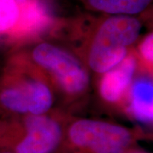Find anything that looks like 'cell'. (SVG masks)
I'll return each mask as SVG.
<instances>
[{
	"label": "cell",
	"instance_id": "cell-2",
	"mask_svg": "<svg viewBox=\"0 0 153 153\" xmlns=\"http://www.w3.org/2000/svg\"><path fill=\"white\" fill-rule=\"evenodd\" d=\"M33 59L49 71L67 94L78 95L87 90L89 76L86 69L66 50L51 44L42 43L33 49Z\"/></svg>",
	"mask_w": 153,
	"mask_h": 153
},
{
	"label": "cell",
	"instance_id": "cell-3",
	"mask_svg": "<svg viewBox=\"0 0 153 153\" xmlns=\"http://www.w3.org/2000/svg\"><path fill=\"white\" fill-rule=\"evenodd\" d=\"M73 145L93 153H123L132 141L128 129L102 121L81 119L68 132Z\"/></svg>",
	"mask_w": 153,
	"mask_h": 153
},
{
	"label": "cell",
	"instance_id": "cell-4",
	"mask_svg": "<svg viewBox=\"0 0 153 153\" xmlns=\"http://www.w3.org/2000/svg\"><path fill=\"white\" fill-rule=\"evenodd\" d=\"M53 105L49 88L37 79L12 82L7 76L0 81V109L14 113L45 114Z\"/></svg>",
	"mask_w": 153,
	"mask_h": 153
},
{
	"label": "cell",
	"instance_id": "cell-9",
	"mask_svg": "<svg viewBox=\"0 0 153 153\" xmlns=\"http://www.w3.org/2000/svg\"><path fill=\"white\" fill-rule=\"evenodd\" d=\"M21 0H0V35L16 27L21 17Z\"/></svg>",
	"mask_w": 153,
	"mask_h": 153
},
{
	"label": "cell",
	"instance_id": "cell-1",
	"mask_svg": "<svg viewBox=\"0 0 153 153\" xmlns=\"http://www.w3.org/2000/svg\"><path fill=\"white\" fill-rule=\"evenodd\" d=\"M105 16L99 22L88 54V66L98 73L108 71L125 59L142 28V22L134 16Z\"/></svg>",
	"mask_w": 153,
	"mask_h": 153
},
{
	"label": "cell",
	"instance_id": "cell-11",
	"mask_svg": "<svg viewBox=\"0 0 153 153\" xmlns=\"http://www.w3.org/2000/svg\"><path fill=\"white\" fill-rule=\"evenodd\" d=\"M127 153H146V152H138V151H136V152H127Z\"/></svg>",
	"mask_w": 153,
	"mask_h": 153
},
{
	"label": "cell",
	"instance_id": "cell-7",
	"mask_svg": "<svg viewBox=\"0 0 153 153\" xmlns=\"http://www.w3.org/2000/svg\"><path fill=\"white\" fill-rule=\"evenodd\" d=\"M88 10L102 15L134 16L142 13L152 0H78Z\"/></svg>",
	"mask_w": 153,
	"mask_h": 153
},
{
	"label": "cell",
	"instance_id": "cell-5",
	"mask_svg": "<svg viewBox=\"0 0 153 153\" xmlns=\"http://www.w3.org/2000/svg\"><path fill=\"white\" fill-rule=\"evenodd\" d=\"M27 134L16 148V153H51L62 137L60 123L46 115H29L26 122Z\"/></svg>",
	"mask_w": 153,
	"mask_h": 153
},
{
	"label": "cell",
	"instance_id": "cell-12",
	"mask_svg": "<svg viewBox=\"0 0 153 153\" xmlns=\"http://www.w3.org/2000/svg\"><path fill=\"white\" fill-rule=\"evenodd\" d=\"M0 153H12V152H2V151H0Z\"/></svg>",
	"mask_w": 153,
	"mask_h": 153
},
{
	"label": "cell",
	"instance_id": "cell-8",
	"mask_svg": "<svg viewBox=\"0 0 153 153\" xmlns=\"http://www.w3.org/2000/svg\"><path fill=\"white\" fill-rule=\"evenodd\" d=\"M153 85L150 78L141 77L131 88L130 110L137 120L150 123L153 118Z\"/></svg>",
	"mask_w": 153,
	"mask_h": 153
},
{
	"label": "cell",
	"instance_id": "cell-6",
	"mask_svg": "<svg viewBox=\"0 0 153 153\" xmlns=\"http://www.w3.org/2000/svg\"><path fill=\"white\" fill-rule=\"evenodd\" d=\"M136 66L135 57L127 55L118 65L105 72L100 87L102 98L111 103L120 100L127 88L131 83Z\"/></svg>",
	"mask_w": 153,
	"mask_h": 153
},
{
	"label": "cell",
	"instance_id": "cell-10",
	"mask_svg": "<svg viewBox=\"0 0 153 153\" xmlns=\"http://www.w3.org/2000/svg\"><path fill=\"white\" fill-rule=\"evenodd\" d=\"M153 38L152 33L147 35L146 38L143 40L142 44L140 45V52L143 57L147 60L148 62H152V47H153Z\"/></svg>",
	"mask_w": 153,
	"mask_h": 153
}]
</instances>
